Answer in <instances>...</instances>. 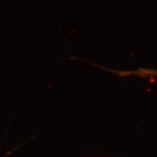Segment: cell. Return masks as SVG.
Returning <instances> with one entry per match:
<instances>
[{"label":"cell","instance_id":"cell-1","mask_svg":"<svg viewBox=\"0 0 157 157\" xmlns=\"http://www.w3.org/2000/svg\"><path fill=\"white\" fill-rule=\"evenodd\" d=\"M111 73L117 74L119 76H140V77L145 78H157V70L154 69H148V68H140L134 71H118V70H112L108 69Z\"/></svg>","mask_w":157,"mask_h":157}]
</instances>
